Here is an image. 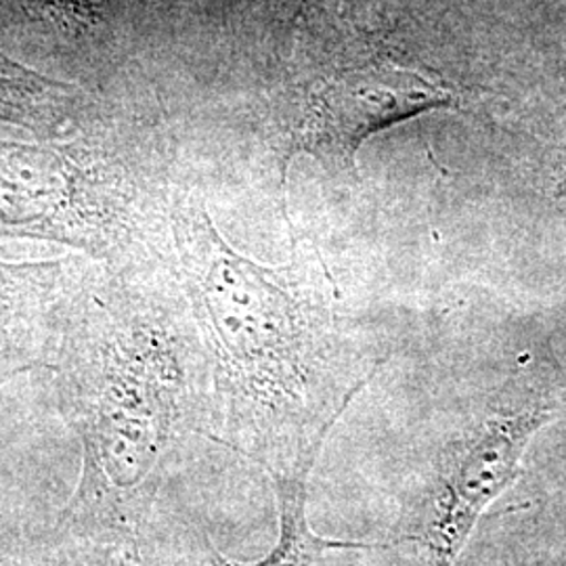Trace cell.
<instances>
[{
  "label": "cell",
  "mask_w": 566,
  "mask_h": 566,
  "mask_svg": "<svg viewBox=\"0 0 566 566\" xmlns=\"http://www.w3.org/2000/svg\"><path fill=\"white\" fill-rule=\"evenodd\" d=\"M306 479H277L282 504V533L275 549L252 566H313L334 549H364L365 544L336 542L315 535L306 516ZM238 566V565H227Z\"/></svg>",
  "instance_id": "8992f818"
},
{
  "label": "cell",
  "mask_w": 566,
  "mask_h": 566,
  "mask_svg": "<svg viewBox=\"0 0 566 566\" xmlns=\"http://www.w3.org/2000/svg\"><path fill=\"white\" fill-rule=\"evenodd\" d=\"M76 172L46 147L0 142V233L70 240Z\"/></svg>",
  "instance_id": "277c9868"
},
{
  "label": "cell",
  "mask_w": 566,
  "mask_h": 566,
  "mask_svg": "<svg viewBox=\"0 0 566 566\" xmlns=\"http://www.w3.org/2000/svg\"><path fill=\"white\" fill-rule=\"evenodd\" d=\"M552 418L554 405L544 397L504 399L441 449L401 537L413 566H455L472 528L521 476L526 447Z\"/></svg>",
  "instance_id": "7a4b0ae2"
},
{
  "label": "cell",
  "mask_w": 566,
  "mask_h": 566,
  "mask_svg": "<svg viewBox=\"0 0 566 566\" xmlns=\"http://www.w3.org/2000/svg\"><path fill=\"white\" fill-rule=\"evenodd\" d=\"M187 264L224 357L285 418L294 443L315 464L338 420L315 399L327 343L325 313L296 292L285 271L235 252L203 210L179 221Z\"/></svg>",
  "instance_id": "6da1fadb"
},
{
  "label": "cell",
  "mask_w": 566,
  "mask_h": 566,
  "mask_svg": "<svg viewBox=\"0 0 566 566\" xmlns=\"http://www.w3.org/2000/svg\"><path fill=\"white\" fill-rule=\"evenodd\" d=\"M458 103L453 88L395 61L344 63L317 72L294 93L290 147L353 166L359 147L376 133Z\"/></svg>",
  "instance_id": "3957f363"
},
{
  "label": "cell",
  "mask_w": 566,
  "mask_h": 566,
  "mask_svg": "<svg viewBox=\"0 0 566 566\" xmlns=\"http://www.w3.org/2000/svg\"><path fill=\"white\" fill-rule=\"evenodd\" d=\"M74 102V88L0 53V122L25 128L60 120Z\"/></svg>",
  "instance_id": "5b68a950"
}]
</instances>
